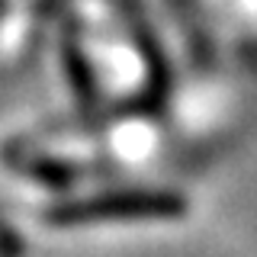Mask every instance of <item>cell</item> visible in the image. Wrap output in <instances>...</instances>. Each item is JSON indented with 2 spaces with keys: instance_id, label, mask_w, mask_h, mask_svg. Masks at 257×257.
I'll return each mask as SVG.
<instances>
[{
  "instance_id": "6da1fadb",
  "label": "cell",
  "mask_w": 257,
  "mask_h": 257,
  "mask_svg": "<svg viewBox=\"0 0 257 257\" xmlns=\"http://www.w3.org/2000/svg\"><path fill=\"white\" fill-rule=\"evenodd\" d=\"M183 203L171 193H109L93 196L84 203H68L48 212L55 225H84L106 219H161V215H180Z\"/></svg>"
}]
</instances>
